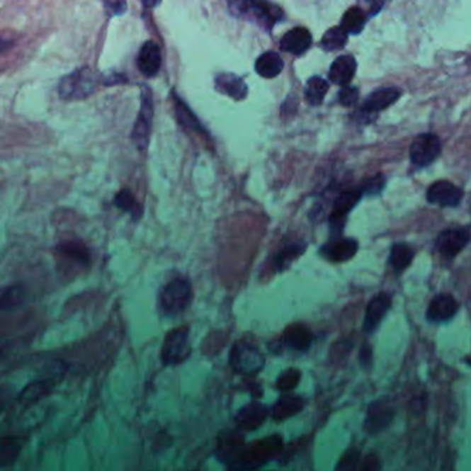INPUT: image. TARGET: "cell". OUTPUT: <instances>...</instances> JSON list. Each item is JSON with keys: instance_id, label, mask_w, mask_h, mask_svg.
<instances>
[{"instance_id": "obj_18", "label": "cell", "mask_w": 471, "mask_h": 471, "mask_svg": "<svg viewBox=\"0 0 471 471\" xmlns=\"http://www.w3.org/2000/svg\"><path fill=\"white\" fill-rule=\"evenodd\" d=\"M401 96V91L394 87H383L376 91H373L368 98L365 100L362 106L363 113H378L388 108L391 104H394Z\"/></svg>"}, {"instance_id": "obj_29", "label": "cell", "mask_w": 471, "mask_h": 471, "mask_svg": "<svg viewBox=\"0 0 471 471\" xmlns=\"http://www.w3.org/2000/svg\"><path fill=\"white\" fill-rule=\"evenodd\" d=\"M328 89H329V84L324 78L312 76L305 84V100L311 106H319V104H322V101L328 93Z\"/></svg>"}, {"instance_id": "obj_25", "label": "cell", "mask_w": 471, "mask_h": 471, "mask_svg": "<svg viewBox=\"0 0 471 471\" xmlns=\"http://www.w3.org/2000/svg\"><path fill=\"white\" fill-rule=\"evenodd\" d=\"M305 408V401L296 395H285L273 408V416L277 420H283L299 414Z\"/></svg>"}, {"instance_id": "obj_13", "label": "cell", "mask_w": 471, "mask_h": 471, "mask_svg": "<svg viewBox=\"0 0 471 471\" xmlns=\"http://www.w3.org/2000/svg\"><path fill=\"white\" fill-rule=\"evenodd\" d=\"M360 190L356 191H344L337 196L333 205L332 216H331V224H332L333 231H341L346 216L351 212V209L360 202Z\"/></svg>"}, {"instance_id": "obj_43", "label": "cell", "mask_w": 471, "mask_h": 471, "mask_svg": "<svg viewBox=\"0 0 471 471\" xmlns=\"http://www.w3.org/2000/svg\"><path fill=\"white\" fill-rule=\"evenodd\" d=\"M8 346H10V343L7 341V340H4V339H0V360L6 356V353L8 351Z\"/></svg>"}, {"instance_id": "obj_30", "label": "cell", "mask_w": 471, "mask_h": 471, "mask_svg": "<svg viewBox=\"0 0 471 471\" xmlns=\"http://www.w3.org/2000/svg\"><path fill=\"white\" fill-rule=\"evenodd\" d=\"M58 251L67 260L69 259V260H72L75 263H79V264L86 266L90 261L89 250L86 249V246L82 245L81 242H64L62 245L58 246Z\"/></svg>"}, {"instance_id": "obj_36", "label": "cell", "mask_w": 471, "mask_h": 471, "mask_svg": "<svg viewBox=\"0 0 471 471\" xmlns=\"http://www.w3.org/2000/svg\"><path fill=\"white\" fill-rule=\"evenodd\" d=\"M361 453L358 449H350L340 459L337 465V471H357L360 466Z\"/></svg>"}, {"instance_id": "obj_44", "label": "cell", "mask_w": 471, "mask_h": 471, "mask_svg": "<svg viewBox=\"0 0 471 471\" xmlns=\"http://www.w3.org/2000/svg\"><path fill=\"white\" fill-rule=\"evenodd\" d=\"M11 46L10 40H6L4 38H0V53H3L4 50H7Z\"/></svg>"}, {"instance_id": "obj_37", "label": "cell", "mask_w": 471, "mask_h": 471, "mask_svg": "<svg viewBox=\"0 0 471 471\" xmlns=\"http://www.w3.org/2000/svg\"><path fill=\"white\" fill-rule=\"evenodd\" d=\"M299 382H300V372L297 369H288L278 379L277 386L280 391H290L297 387Z\"/></svg>"}, {"instance_id": "obj_42", "label": "cell", "mask_w": 471, "mask_h": 471, "mask_svg": "<svg viewBox=\"0 0 471 471\" xmlns=\"http://www.w3.org/2000/svg\"><path fill=\"white\" fill-rule=\"evenodd\" d=\"M370 358H372V351H370V348L368 346H365L362 348V353H361V361L362 362H369Z\"/></svg>"}, {"instance_id": "obj_22", "label": "cell", "mask_w": 471, "mask_h": 471, "mask_svg": "<svg viewBox=\"0 0 471 471\" xmlns=\"http://www.w3.org/2000/svg\"><path fill=\"white\" fill-rule=\"evenodd\" d=\"M216 89L235 100H244L248 96L246 84L241 78L231 74L219 75L216 78Z\"/></svg>"}, {"instance_id": "obj_3", "label": "cell", "mask_w": 471, "mask_h": 471, "mask_svg": "<svg viewBox=\"0 0 471 471\" xmlns=\"http://www.w3.org/2000/svg\"><path fill=\"white\" fill-rule=\"evenodd\" d=\"M231 365L237 372L251 376L263 369L264 357L254 344L241 340L231 350Z\"/></svg>"}, {"instance_id": "obj_40", "label": "cell", "mask_w": 471, "mask_h": 471, "mask_svg": "<svg viewBox=\"0 0 471 471\" xmlns=\"http://www.w3.org/2000/svg\"><path fill=\"white\" fill-rule=\"evenodd\" d=\"M380 470V459L375 453H369L360 462L357 471H379Z\"/></svg>"}, {"instance_id": "obj_32", "label": "cell", "mask_w": 471, "mask_h": 471, "mask_svg": "<svg viewBox=\"0 0 471 471\" xmlns=\"http://www.w3.org/2000/svg\"><path fill=\"white\" fill-rule=\"evenodd\" d=\"M348 35L340 28V27H333V28L327 30V33L322 38V47L327 52H334L339 49H343L344 45L347 43Z\"/></svg>"}, {"instance_id": "obj_26", "label": "cell", "mask_w": 471, "mask_h": 471, "mask_svg": "<svg viewBox=\"0 0 471 471\" xmlns=\"http://www.w3.org/2000/svg\"><path fill=\"white\" fill-rule=\"evenodd\" d=\"M25 289L21 285L0 288V311H10L24 303Z\"/></svg>"}, {"instance_id": "obj_19", "label": "cell", "mask_w": 471, "mask_h": 471, "mask_svg": "<svg viewBox=\"0 0 471 471\" xmlns=\"http://www.w3.org/2000/svg\"><path fill=\"white\" fill-rule=\"evenodd\" d=\"M357 72V61L356 58L350 55L337 57L333 61L332 67L329 69V79L333 84H350Z\"/></svg>"}, {"instance_id": "obj_15", "label": "cell", "mask_w": 471, "mask_h": 471, "mask_svg": "<svg viewBox=\"0 0 471 471\" xmlns=\"http://www.w3.org/2000/svg\"><path fill=\"white\" fill-rule=\"evenodd\" d=\"M391 307V297L387 293H379L375 296L366 308L363 329L365 332L370 333L378 329L382 319L387 314L388 308Z\"/></svg>"}, {"instance_id": "obj_35", "label": "cell", "mask_w": 471, "mask_h": 471, "mask_svg": "<svg viewBox=\"0 0 471 471\" xmlns=\"http://www.w3.org/2000/svg\"><path fill=\"white\" fill-rule=\"evenodd\" d=\"M21 445L16 441L0 443V469L11 466L20 456Z\"/></svg>"}, {"instance_id": "obj_45", "label": "cell", "mask_w": 471, "mask_h": 471, "mask_svg": "<svg viewBox=\"0 0 471 471\" xmlns=\"http://www.w3.org/2000/svg\"><path fill=\"white\" fill-rule=\"evenodd\" d=\"M3 407H4V401H3V397L0 395V412L3 411Z\"/></svg>"}, {"instance_id": "obj_4", "label": "cell", "mask_w": 471, "mask_h": 471, "mask_svg": "<svg viewBox=\"0 0 471 471\" xmlns=\"http://www.w3.org/2000/svg\"><path fill=\"white\" fill-rule=\"evenodd\" d=\"M190 356V329L180 327L166 334L162 346L161 358L165 365H177Z\"/></svg>"}, {"instance_id": "obj_31", "label": "cell", "mask_w": 471, "mask_h": 471, "mask_svg": "<svg viewBox=\"0 0 471 471\" xmlns=\"http://www.w3.org/2000/svg\"><path fill=\"white\" fill-rule=\"evenodd\" d=\"M305 249H307V245H305L303 242H300V244H290V245L285 246L283 249L279 251L277 261H276L278 271H282V270H285L286 267H289V266L292 264V261L296 260L297 257H300L302 253H303Z\"/></svg>"}, {"instance_id": "obj_9", "label": "cell", "mask_w": 471, "mask_h": 471, "mask_svg": "<svg viewBox=\"0 0 471 471\" xmlns=\"http://www.w3.org/2000/svg\"><path fill=\"white\" fill-rule=\"evenodd\" d=\"M394 419V407L387 399H380L369 407L365 420V430L369 434H379L387 429Z\"/></svg>"}, {"instance_id": "obj_2", "label": "cell", "mask_w": 471, "mask_h": 471, "mask_svg": "<svg viewBox=\"0 0 471 471\" xmlns=\"http://www.w3.org/2000/svg\"><path fill=\"white\" fill-rule=\"evenodd\" d=\"M193 300V288L188 279L174 278L159 293V305L166 315L181 314Z\"/></svg>"}, {"instance_id": "obj_6", "label": "cell", "mask_w": 471, "mask_h": 471, "mask_svg": "<svg viewBox=\"0 0 471 471\" xmlns=\"http://www.w3.org/2000/svg\"><path fill=\"white\" fill-rule=\"evenodd\" d=\"M154 118V104H152V93L148 87L142 89L141 94V108H140L137 120L133 127L132 140L136 144L140 151H145L149 142L151 136V126Z\"/></svg>"}, {"instance_id": "obj_16", "label": "cell", "mask_w": 471, "mask_h": 471, "mask_svg": "<svg viewBox=\"0 0 471 471\" xmlns=\"http://www.w3.org/2000/svg\"><path fill=\"white\" fill-rule=\"evenodd\" d=\"M312 43V36L308 29L299 27L290 29L280 39V49L286 53H292L295 56H300L305 53Z\"/></svg>"}, {"instance_id": "obj_23", "label": "cell", "mask_w": 471, "mask_h": 471, "mask_svg": "<svg viewBox=\"0 0 471 471\" xmlns=\"http://www.w3.org/2000/svg\"><path fill=\"white\" fill-rule=\"evenodd\" d=\"M283 67H285V62H283L282 57L276 52H267L259 57L256 61V72L266 79H271V78L278 76L282 72Z\"/></svg>"}, {"instance_id": "obj_1", "label": "cell", "mask_w": 471, "mask_h": 471, "mask_svg": "<svg viewBox=\"0 0 471 471\" xmlns=\"http://www.w3.org/2000/svg\"><path fill=\"white\" fill-rule=\"evenodd\" d=\"M98 86V76L89 67H82L68 74L58 84V94L61 98L74 101L84 100L91 96Z\"/></svg>"}, {"instance_id": "obj_41", "label": "cell", "mask_w": 471, "mask_h": 471, "mask_svg": "<svg viewBox=\"0 0 471 471\" xmlns=\"http://www.w3.org/2000/svg\"><path fill=\"white\" fill-rule=\"evenodd\" d=\"M106 7H107V11L112 14V16H116V14H122L125 13V8H126V4L122 3V1H113V3H106Z\"/></svg>"}, {"instance_id": "obj_27", "label": "cell", "mask_w": 471, "mask_h": 471, "mask_svg": "<svg viewBox=\"0 0 471 471\" xmlns=\"http://www.w3.org/2000/svg\"><path fill=\"white\" fill-rule=\"evenodd\" d=\"M366 24V14L361 7H351L348 8L343 18H341V25L340 28L343 29L347 35H358L365 28Z\"/></svg>"}, {"instance_id": "obj_10", "label": "cell", "mask_w": 471, "mask_h": 471, "mask_svg": "<svg viewBox=\"0 0 471 471\" xmlns=\"http://www.w3.org/2000/svg\"><path fill=\"white\" fill-rule=\"evenodd\" d=\"M231 6H237V10L232 11H238V16H256L257 20L263 24L267 25L268 28H271L278 20L282 18V13L278 8L277 6L274 4H268V3H256V1H241V3H232Z\"/></svg>"}, {"instance_id": "obj_7", "label": "cell", "mask_w": 471, "mask_h": 471, "mask_svg": "<svg viewBox=\"0 0 471 471\" xmlns=\"http://www.w3.org/2000/svg\"><path fill=\"white\" fill-rule=\"evenodd\" d=\"M441 154V141L431 133H424L417 136L411 144L409 155L412 164L417 167L431 165Z\"/></svg>"}, {"instance_id": "obj_38", "label": "cell", "mask_w": 471, "mask_h": 471, "mask_svg": "<svg viewBox=\"0 0 471 471\" xmlns=\"http://www.w3.org/2000/svg\"><path fill=\"white\" fill-rule=\"evenodd\" d=\"M385 184H386V178H385V176L379 174V176H376V177H372L370 180H368V181L361 187V194H379V193L385 188Z\"/></svg>"}, {"instance_id": "obj_21", "label": "cell", "mask_w": 471, "mask_h": 471, "mask_svg": "<svg viewBox=\"0 0 471 471\" xmlns=\"http://www.w3.org/2000/svg\"><path fill=\"white\" fill-rule=\"evenodd\" d=\"M266 417H267V409L259 402H251L238 412L237 423L239 424V427L245 430H254L259 426H261Z\"/></svg>"}, {"instance_id": "obj_34", "label": "cell", "mask_w": 471, "mask_h": 471, "mask_svg": "<svg viewBox=\"0 0 471 471\" xmlns=\"http://www.w3.org/2000/svg\"><path fill=\"white\" fill-rule=\"evenodd\" d=\"M115 205L118 208H120L122 210L129 212L135 219L140 217L141 213H142V209H141V206L137 203L136 198L132 195L130 191H127V190H122V191H119L116 194V196H115Z\"/></svg>"}, {"instance_id": "obj_20", "label": "cell", "mask_w": 471, "mask_h": 471, "mask_svg": "<svg viewBox=\"0 0 471 471\" xmlns=\"http://www.w3.org/2000/svg\"><path fill=\"white\" fill-rule=\"evenodd\" d=\"M312 341L311 331L300 324L290 325L283 332V343L286 347L296 350V351H305Z\"/></svg>"}, {"instance_id": "obj_28", "label": "cell", "mask_w": 471, "mask_h": 471, "mask_svg": "<svg viewBox=\"0 0 471 471\" xmlns=\"http://www.w3.org/2000/svg\"><path fill=\"white\" fill-rule=\"evenodd\" d=\"M414 256H415V251L411 246H408L405 244H395V245H392L391 251H390V259H388L390 266L397 273H401L409 267V264L414 260Z\"/></svg>"}, {"instance_id": "obj_5", "label": "cell", "mask_w": 471, "mask_h": 471, "mask_svg": "<svg viewBox=\"0 0 471 471\" xmlns=\"http://www.w3.org/2000/svg\"><path fill=\"white\" fill-rule=\"evenodd\" d=\"M282 441L279 437H270L263 441L254 443L249 448L239 452L237 456V462L241 467H257L260 465H264L267 460H270L273 456H276L280 450Z\"/></svg>"}, {"instance_id": "obj_33", "label": "cell", "mask_w": 471, "mask_h": 471, "mask_svg": "<svg viewBox=\"0 0 471 471\" xmlns=\"http://www.w3.org/2000/svg\"><path fill=\"white\" fill-rule=\"evenodd\" d=\"M174 107H176V115H177V119L180 120V123L191 130H203L199 120L196 119L194 113L191 112V110L181 101V98L176 97L174 100Z\"/></svg>"}, {"instance_id": "obj_39", "label": "cell", "mask_w": 471, "mask_h": 471, "mask_svg": "<svg viewBox=\"0 0 471 471\" xmlns=\"http://www.w3.org/2000/svg\"><path fill=\"white\" fill-rule=\"evenodd\" d=\"M358 96H360V91L357 87H351V86H346L340 90L339 93V101L341 106L344 107H350V106H354L358 100Z\"/></svg>"}, {"instance_id": "obj_12", "label": "cell", "mask_w": 471, "mask_h": 471, "mask_svg": "<svg viewBox=\"0 0 471 471\" xmlns=\"http://www.w3.org/2000/svg\"><path fill=\"white\" fill-rule=\"evenodd\" d=\"M161 65H162V55H161L159 46L152 40L145 42L141 46L139 56H137V67H139L140 72L144 76L152 78L159 72Z\"/></svg>"}, {"instance_id": "obj_17", "label": "cell", "mask_w": 471, "mask_h": 471, "mask_svg": "<svg viewBox=\"0 0 471 471\" xmlns=\"http://www.w3.org/2000/svg\"><path fill=\"white\" fill-rule=\"evenodd\" d=\"M358 251V242L353 238H337L331 244H327L322 254L333 263H343L353 259Z\"/></svg>"}, {"instance_id": "obj_11", "label": "cell", "mask_w": 471, "mask_h": 471, "mask_svg": "<svg viewBox=\"0 0 471 471\" xmlns=\"http://www.w3.org/2000/svg\"><path fill=\"white\" fill-rule=\"evenodd\" d=\"M427 200L434 205H440L443 208H455L462 202L463 191L455 184L441 180L434 183L427 191Z\"/></svg>"}, {"instance_id": "obj_24", "label": "cell", "mask_w": 471, "mask_h": 471, "mask_svg": "<svg viewBox=\"0 0 471 471\" xmlns=\"http://www.w3.org/2000/svg\"><path fill=\"white\" fill-rule=\"evenodd\" d=\"M52 390H53V383L50 380L32 382L20 392L18 399L23 405H30L49 395Z\"/></svg>"}, {"instance_id": "obj_14", "label": "cell", "mask_w": 471, "mask_h": 471, "mask_svg": "<svg viewBox=\"0 0 471 471\" xmlns=\"http://www.w3.org/2000/svg\"><path fill=\"white\" fill-rule=\"evenodd\" d=\"M459 310V305L452 295L441 293L436 296L427 310V318L431 322H445L452 319Z\"/></svg>"}, {"instance_id": "obj_8", "label": "cell", "mask_w": 471, "mask_h": 471, "mask_svg": "<svg viewBox=\"0 0 471 471\" xmlns=\"http://www.w3.org/2000/svg\"><path fill=\"white\" fill-rule=\"evenodd\" d=\"M470 242L469 227H456L443 231L436 242V246L443 257L452 259L465 249Z\"/></svg>"}]
</instances>
